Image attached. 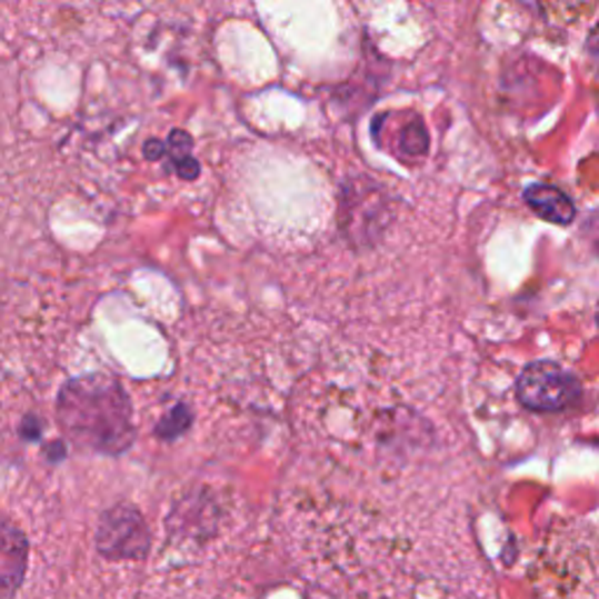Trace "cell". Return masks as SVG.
<instances>
[{
  "mask_svg": "<svg viewBox=\"0 0 599 599\" xmlns=\"http://www.w3.org/2000/svg\"><path fill=\"white\" fill-rule=\"evenodd\" d=\"M57 421L73 446L94 455H124L137 438L124 387L103 372L76 377L61 387Z\"/></svg>",
  "mask_w": 599,
  "mask_h": 599,
  "instance_id": "obj_1",
  "label": "cell"
},
{
  "mask_svg": "<svg viewBox=\"0 0 599 599\" xmlns=\"http://www.w3.org/2000/svg\"><path fill=\"white\" fill-rule=\"evenodd\" d=\"M97 552L106 560H146L150 552V529L137 506L118 503L108 508L97 525Z\"/></svg>",
  "mask_w": 599,
  "mask_h": 599,
  "instance_id": "obj_2",
  "label": "cell"
},
{
  "mask_svg": "<svg viewBox=\"0 0 599 599\" xmlns=\"http://www.w3.org/2000/svg\"><path fill=\"white\" fill-rule=\"evenodd\" d=\"M516 391L525 408L537 412H558L579 398L581 385L562 366L552 361H537L522 370Z\"/></svg>",
  "mask_w": 599,
  "mask_h": 599,
  "instance_id": "obj_3",
  "label": "cell"
},
{
  "mask_svg": "<svg viewBox=\"0 0 599 599\" xmlns=\"http://www.w3.org/2000/svg\"><path fill=\"white\" fill-rule=\"evenodd\" d=\"M29 569V539L12 520L0 518V599H14Z\"/></svg>",
  "mask_w": 599,
  "mask_h": 599,
  "instance_id": "obj_4",
  "label": "cell"
},
{
  "mask_svg": "<svg viewBox=\"0 0 599 599\" xmlns=\"http://www.w3.org/2000/svg\"><path fill=\"white\" fill-rule=\"evenodd\" d=\"M525 202L537 216L555 226H569L576 218V207L571 199L552 186H529L525 190Z\"/></svg>",
  "mask_w": 599,
  "mask_h": 599,
  "instance_id": "obj_5",
  "label": "cell"
},
{
  "mask_svg": "<svg viewBox=\"0 0 599 599\" xmlns=\"http://www.w3.org/2000/svg\"><path fill=\"white\" fill-rule=\"evenodd\" d=\"M190 425H192L190 408L186 403H179L158 421V427H154V436L169 442V440L181 438L190 429Z\"/></svg>",
  "mask_w": 599,
  "mask_h": 599,
  "instance_id": "obj_6",
  "label": "cell"
},
{
  "mask_svg": "<svg viewBox=\"0 0 599 599\" xmlns=\"http://www.w3.org/2000/svg\"><path fill=\"white\" fill-rule=\"evenodd\" d=\"M401 146H403V152L410 154V158H417V154H425L427 148H429V137H427L425 124H421L419 120L410 122V124L403 129Z\"/></svg>",
  "mask_w": 599,
  "mask_h": 599,
  "instance_id": "obj_7",
  "label": "cell"
},
{
  "mask_svg": "<svg viewBox=\"0 0 599 599\" xmlns=\"http://www.w3.org/2000/svg\"><path fill=\"white\" fill-rule=\"evenodd\" d=\"M192 150V139L186 134L183 129H173L171 137H169V154L171 160H181V158H188Z\"/></svg>",
  "mask_w": 599,
  "mask_h": 599,
  "instance_id": "obj_8",
  "label": "cell"
},
{
  "mask_svg": "<svg viewBox=\"0 0 599 599\" xmlns=\"http://www.w3.org/2000/svg\"><path fill=\"white\" fill-rule=\"evenodd\" d=\"M40 433H42V419L36 417V415H27L24 419H21L19 425V436L29 440V442H36L40 440Z\"/></svg>",
  "mask_w": 599,
  "mask_h": 599,
  "instance_id": "obj_9",
  "label": "cell"
},
{
  "mask_svg": "<svg viewBox=\"0 0 599 599\" xmlns=\"http://www.w3.org/2000/svg\"><path fill=\"white\" fill-rule=\"evenodd\" d=\"M173 167H176V171H179L181 179H197V176H199V164H197V160L192 158V154H188V158L176 160Z\"/></svg>",
  "mask_w": 599,
  "mask_h": 599,
  "instance_id": "obj_10",
  "label": "cell"
},
{
  "mask_svg": "<svg viewBox=\"0 0 599 599\" xmlns=\"http://www.w3.org/2000/svg\"><path fill=\"white\" fill-rule=\"evenodd\" d=\"M66 455H69V450H66V442L63 440H52L46 446V457L50 463H59L66 459Z\"/></svg>",
  "mask_w": 599,
  "mask_h": 599,
  "instance_id": "obj_11",
  "label": "cell"
},
{
  "mask_svg": "<svg viewBox=\"0 0 599 599\" xmlns=\"http://www.w3.org/2000/svg\"><path fill=\"white\" fill-rule=\"evenodd\" d=\"M164 152H167V148H164V143L158 141V139H150V141L146 143V148H143V154H146L148 160H160Z\"/></svg>",
  "mask_w": 599,
  "mask_h": 599,
  "instance_id": "obj_12",
  "label": "cell"
}]
</instances>
